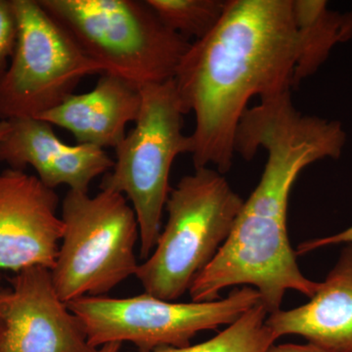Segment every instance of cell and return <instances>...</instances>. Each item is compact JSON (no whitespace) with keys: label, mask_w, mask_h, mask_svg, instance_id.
Returning <instances> with one entry per match:
<instances>
[{"label":"cell","mask_w":352,"mask_h":352,"mask_svg":"<svg viewBox=\"0 0 352 352\" xmlns=\"http://www.w3.org/2000/svg\"><path fill=\"white\" fill-rule=\"evenodd\" d=\"M120 346H122V344L112 342V344L101 346L100 349H97L96 352H120Z\"/></svg>","instance_id":"ffe728a7"},{"label":"cell","mask_w":352,"mask_h":352,"mask_svg":"<svg viewBox=\"0 0 352 352\" xmlns=\"http://www.w3.org/2000/svg\"><path fill=\"white\" fill-rule=\"evenodd\" d=\"M61 219L63 237L51 275L65 303L105 296L136 275L139 226L126 197L109 190L94 197L69 190Z\"/></svg>","instance_id":"8992f818"},{"label":"cell","mask_w":352,"mask_h":352,"mask_svg":"<svg viewBox=\"0 0 352 352\" xmlns=\"http://www.w3.org/2000/svg\"><path fill=\"white\" fill-rule=\"evenodd\" d=\"M338 244H352V226L347 228L346 230L329 236V237L305 241L298 245L296 254V256H302V254H308V252L327 247V245Z\"/></svg>","instance_id":"ac0fdd59"},{"label":"cell","mask_w":352,"mask_h":352,"mask_svg":"<svg viewBox=\"0 0 352 352\" xmlns=\"http://www.w3.org/2000/svg\"><path fill=\"white\" fill-rule=\"evenodd\" d=\"M10 129V122L8 120H0V140L8 133Z\"/></svg>","instance_id":"7402d4cb"},{"label":"cell","mask_w":352,"mask_h":352,"mask_svg":"<svg viewBox=\"0 0 352 352\" xmlns=\"http://www.w3.org/2000/svg\"><path fill=\"white\" fill-rule=\"evenodd\" d=\"M10 129L0 140V163L13 170L31 166L38 179L54 190L88 192L95 178L112 170L115 161L105 149L94 145H69L53 131L52 124L36 118L8 120Z\"/></svg>","instance_id":"8fae6325"},{"label":"cell","mask_w":352,"mask_h":352,"mask_svg":"<svg viewBox=\"0 0 352 352\" xmlns=\"http://www.w3.org/2000/svg\"><path fill=\"white\" fill-rule=\"evenodd\" d=\"M17 41L0 74V120L38 118L63 103L87 76L104 73L38 0H12Z\"/></svg>","instance_id":"ba28073f"},{"label":"cell","mask_w":352,"mask_h":352,"mask_svg":"<svg viewBox=\"0 0 352 352\" xmlns=\"http://www.w3.org/2000/svg\"><path fill=\"white\" fill-rule=\"evenodd\" d=\"M259 302L212 339L189 347L191 352H267L279 338L268 326Z\"/></svg>","instance_id":"9a60e30c"},{"label":"cell","mask_w":352,"mask_h":352,"mask_svg":"<svg viewBox=\"0 0 352 352\" xmlns=\"http://www.w3.org/2000/svg\"><path fill=\"white\" fill-rule=\"evenodd\" d=\"M17 41V21L12 0H0V74L8 67Z\"/></svg>","instance_id":"e0dca14e"},{"label":"cell","mask_w":352,"mask_h":352,"mask_svg":"<svg viewBox=\"0 0 352 352\" xmlns=\"http://www.w3.org/2000/svg\"><path fill=\"white\" fill-rule=\"evenodd\" d=\"M135 126L115 148L112 170L100 189L126 197L135 212L140 256H151L161 234L162 217L170 195V175L176 157L192 154L193 139L183 132L186 115L173 80L140 87Z\"/></svg>","instance_id":"5b68a950"},{"label":"cell","mask_w":352,"mask_h":352,"mask_svg":"<svg viewBox=\"0 0 352 352\" xmlns=\"http://www.w3.org/2000/svg\"><path fill=\"white\" fill-rule=\"evenodd\" d=\"M266 322L279 339L300 336L329 352H352V244L342 249L309 302L278 310Z\"/></svg>","instance_id":"7c38bea8"},{"label":"cell","mask_w":352,"mask_h":352,"mask_svg":"<svg viewBox=\"0 0 352 352\" xmlns=\"http://www.w3.org/2000/svg\"><path fill=\"white\" fill-rule=\"evenodd\" d=\"M38 1L104 73L139 87L173 80L191 45L146 0Z\"/></svg>","instance_id":"3957f363"},{"label":"cell","mask_w":352,"mask_h":352,"mask_svg":"<svg viewBox=\"0 0 352 352\" xmlns=\"http://www.w3.org/2000/svg\"><path fill=\"white\" fill-rule=\"evenodd\" d=\"M293 15L300 54L294 76V88L314 75L337 44L352 38V11L328 9L323 0H293Z\"/></svg>","instance_id":"5bb4252c"},{"label":"cell","mask_w":352,"mask_h":352,"mask_svg":"<svg viewBox=\"0 0 352 352\" xmlns=\"http://www.w3.org/2000/svg\"><path fill=\"white\" fill-rule=\"evenodd\" d=\"M244 200L222 173L195 168L170 189L168 221L135 276L145 293L175 302L228 239Z\"/></svg>","instance_id":"277c9868"},{"label":"cell","mask_w":352,"mask_h":352,"mask_svg":"<svg viewBox=\"0 0 352 352\" xmlns=\"http://www.w3.org/2000/svg\"><path fill=\"white\" fill-rule=\"evenodd\" d=\"M58 205L56 192L38 176L13 168L0 173V268L52 270L64 233Z\"/></svg>","instance_id":"30bf717a"},{"label":"cell","mask_w":352,"mask_h":352,"mask_svg":"<svg viewBox=\"0 0 352 352\" xmlns=\"http://www.w3.org/2000/svg\"><path fill=\"white\" fill-rule=\"evenodd\" d=\"M0 292V352H96L68 305L58 296L51 270L16 272Z\"/></svg>","instance_id":"9c48e42d"},{"label":"cell","mask_w":352,"mask_h":352,"mask_svg":"<svg viewBox=\"0 0 352 352\" xmlns=\"http://www.w3.org/2000/svg\"><path fill=\"white\" fill-rule=\"evenodd\" d=\"M190 347V346H189ZM189 347L186 349H175V347H162L150 351H131V352H191Z\"/></svg>","instance_id":"44dd1931"},{"label":"cell","mask_w":352,"mask_h":352,"mask_svg":"<svg viewBox=\"0 0 352 352\" xmlns=\"http://www.w3.org/2000/svg\"><path fill=\"white\" fill-rule=\"evenodd\" d=\"M140 87L120 76L104 73L94 89L72 94L43 120L71 132L78 144L113 148L126 138V127L140 112Z\"/></svg>","instance_id":"4fadbf2b"},{"label":"cell","mask_w":352,"mask_h":352,"mask_svg":"<svg viewBox=\"0 0 352 352\" xmlns=\"http://www.w3.org/2000/svg\"><path fill=\"white\" fill-rule=\"evenodd\" d=\"M0 292H1V289H0Z\"/></svg>","instance_id":"603a6c76"},{"label":"cell","mask_w":352,"mask_h":352,"mask_svg":"<svg viewBox=\"0 0 352 352\" xmlns=\"http://www.w3.org/2000/svg\"><path fill=\"white\" fill-rule=\"evenodd\" d=\"M267 352H329L321 347L314 346V344H273Z\"/></svg>","instance_id":"d6986e66"},{"label":"cell","mask_w":352,"mask_h":352,"mask_svg":"<svg viewBox=\"0 0 352 352\" xmlns=\"http://www.w3.org/2000/svg\"><path fill=\"white\" fill-rule=\"evenodd\" d=\"M347 136L338 120L303 113L291 98L263 102L247 111L236 135V152L251 161L267 153L258 186L244 201L232 231L189 289L192 302H214L224 289H258L268 314L281 309L288 289L311 298L318 282L302 274L289 244V194L309 164L339 159Z\"/></svg>","instance_id":"6da1fadb"},{"label":"cell","mask_w":352,"mask_h":352,"mask_svg":"<svg viewBox=\"0 0 352 352\" xmlns=\"http://www.w3.org/2000/svg\"><path fill=\"white\" fill-rule=\"evenodd\" d=\"M168 29L189 41L205 38L219 22L222 0H146Z\"/></svg>","instance_id":"2e32d148"},{"label":"cell","mask_w":352,"mask_h":352,"mask_svg":"<svg viewBox=\"0 0 352 352\" xmlns=\"http://www.w3.org/2000/svg\"><path fill=\"white\" fill-rule=\"evenodd\" d=\"M261 302L258 289H232L214 302H175L144 293L131 298L85 296L68 303L95 349L131 342L139 351L162 347L186 349L195 336L234 321Z\"/></svg>","instance_id":"52a82bcc"},{"label":"cell","mask_w":352,"mask_h":352,"mask_svg":"<svg viewBox=\"0 0 352 352\" xmlns=\"http://www.w3.org/2000/svg\"><path fill=\"white\" fill-rule=\"evenodd\" d=\"M298 54L293 0H227L219 22L191 43L173 78L185 113L195 115V168L230 170L249 101L292 92Z\"/></svg>","instance_id":"7a4b0ae2"}]
</instances>
